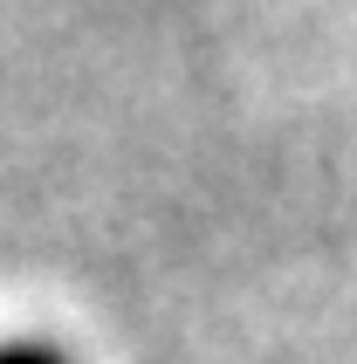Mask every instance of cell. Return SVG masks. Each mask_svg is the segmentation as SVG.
I'll list each match as a JSON object with an SVG mask.
<instances>
[{"instance_id": "cell-1", "label": "cell", "mask_w": 357, "mask_h": 364, "mask_svg": "<svg viewBox=\"0 0 357 364\" xmlns=\"http://www.w3.org/2000/svg\"><path fill=\"white\" fill-rule=\"evenodd\" d=\"M0 364H62V358H48V350H0Z\"/></svg>"}]
</instances>
